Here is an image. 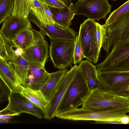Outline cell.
<instances>
[{
  "label": "cell",
  "mask_w": 129,
  "mask_h": 129,
  "mask_svg": "<svg viewBox=\"0 0 129 129\" xmlns=\"http://www.w3.org/2000/svg\"><path fill=\"white\" fill-rule=\"evenodd\" d=\"M74 6L75 15H83L97 21L106 18L112 7L108 0H78Z\"/></svg>",
  "instance_id": "cell-9"
},
{
  "label": "cell",
  "mask_w": 129,
  "mask_h": 129,
  "mask_svg": "<svg viewBox=\"0 0 129 129\" xmlns=\"http://www.w3.org/2000/svg\"><path fill=\"white\" fill-rule=\"evenodd\" d=\"M0 77L11 91L20 92L21 85L7 60L0 57Z\"/></svg>",
  "instance_id": "cell-17"
},
{
  "label": "cell",
  "mask_w": 129,
  "mask_h": 129,
  "mask_svg": "<svg viewBox=\"0 0 129 129\" xmlns=\"http://www.w3.org/2000/svg\"><path fill=\"white\" fill-rule=\"evenodd\" d=\"M47 6L57 8L66 7L68 6L60 0H41Z\"/></svg>",
  "instance_id": "cell-30"
},
{
  "label": "cell",
  "mask_w": 129,
  "mask_h": 129,
  "mask_svg": "<svg viewBox=\"0 0 129 129\" xmlns=\"http://www.w3.org/2000/svg\"><path fill=\"white\" fill-rule=\"evenodd\" d=\"M31 10L44 22L52 24H55L51 12L48 6L44 2H42L39 7L33 8Z\"/></svg>",
  "instance_id": "cell-24"
},
{
  "label": "cell",
  "mask_w": 129,
  "mask_h": 129,
  "mask_svg": "<svg viewBox=\"0 0 129 129\" xmlns=\"http://www.w3.org/2000/svg\"><path fill=\"white\" fill-rule=\"evenodd\" d=\"M81 0H78V1H81Z\"/></svg>",
  "instance_id": "cell-36"
},
{
  "label": "cell",
  "mask_w": 129,
  "mask_h": 129,
  "mask_svg": "<svg viewBox=\"0 0 129 129\" xmlns=\"http://www.w3.org/2000/svg\"><path fill=\"white\" fill-rule=\"evenodd\" d=\"M78 67L86 78L91 89L98 87L107 90L99 78L98 71L95 66L92 62L87 60H81Z\"/></svg>",
  "instance_id": "cell-19"
},
{
  "label": "cell",
  "mask_w": 129,
  "mask_h": 129,
  "mask_svg": "<svg viewBox=\"0 0 129 129\" xmlns=\"http://www.w3.org/2000/svg\"><path fill=\"white\" fill-rule=\"evenodd\" d=\"M14 0H0V25L13 12Z\"/></svg>",
  "instance_id": "cell-25"
},
{
  "label": "cell",
  "mask_w": 129,
  "mask_h": 129,
  "mask_svg": "<svg viewBox=\"0 0 129 129\" xmlns=\"http://www.w3.org/2000/svg\"><path fill=\"white\" fill-rule=\"evenodd\" d=\"M10 122L9 119H5L0 118V123H9Z\"/></svg>",
  "instance_id": "cell-33"
},
{
  "label": "cell",
  "mask_w": 129,
  "mask_h": 129,
  "mask_svg": "<svg viewBox=\"0 0 129 129\" xmlns=\"http://www.w3.org/2000/svg\"><path fill=\"white\" fill-rule=\"evenodd\" d=\"M50 76V73L46 71L45 67L30 64L24 86L34 90H40Z\"/></svg>",
  "instance_id": "cell-15"
},
{
  "label": "cell",
  "mask_w": 129,
  "mask_h": 129,
  "mask_svg": "<svg viewBox=\"0 0 129 129\" xmlns=\"http://www.w3.org/2000/svg\"><path fill=\"white\" fill-rule=\"evenodd\" d=\"M95 124H122L120 120H112L109 121H96L94 122Z\"/></svg>",
  "instance_id": "cell-31"
},
{
  "label": "cell",
  "mask_w": 129,
  "mask_h": 129,
  "mask_svg": "<svg viewBox=\"0 0 129 129\" xmlns=\"http://www.w3.org/2000/svg\"><path fill=\"white\" fill-rule=\"evenodd\" d=\"M11 92L9 88L0 77V105L8 101Z\"/></svg>",
  "instance_id": "cell-28"
},
{
  "label": "cell",
  "mask_w": 129,
  "mask_h": 129,
  "mask_svg": "<svg viewBox=\"0 0 129 129\" xmlns=\"http://www.w3.org/2000/svg\"><path fill=\"white\" fill-rule=\"evenodd\" d=\"M8 101V105L1 111L2 112H10L15 116L25 113L39 119L44 117V113L42 110L19 92L11 91Z\"/></svg>",
  "instance_id": "cell-11"
},
{
  "label": "cell",
  "mask_w": 129,
  "mask_h": 129,
  "mask_svg": "<svg viewBox=\"0 0 129 129\" xmlns=\"http://www.w3.org/2000/svg\"><path fill=\"white\" fill-rule=\"evenodd\" d=\"M98 23L88 18L81 24L79 32L85 57L94 63L97 62L100 56L96 33Z\"/></svg>",
  "instance_id": "cell-5"
},
{
  "label": "cell",
  "mask_w": 129,
  "mask_h": 129,
  "mask_svg": "<svg viewBox=\"0 0 129 129\" xmlns=\"http://www.w3.org/2000/svg\"><path fill=\"white\" fill-rule=\"evenodd\" d=\"M120 121L122 124H127L129 122V116L127 115L122 117Z\"/></svg>",
  "instance_id": "cell-32"
},
{
  "label": "cell",
  "mask_w": 129,
  "mask_h": 129,
  "mask_svg": "<svg viewBox=\"0 0 129 129\" xmlns=\"http://www.w3.org/2000/svg\"><path fill=\"white\" fill-rule=\"evenodd\" d=\"M98 75L106 89L129 98V71H100L98 72Z\"/></svg>",
  "instance_id": "cell-7"
},
{
  "label": "cell",
  "mask_w": 129,
  "mask_h": 129,
  "mask_svg": "<svg viewBox=\"0 0 129 129\" xmlns=\"http://www.w3.org/2000/svg\"><path fill=\"white\" fill-rule=\"evenodd\" d=\"M49 55L54 67L66 69L73 63L75 41L50 39Z\"/></svg>",
  "instance_id": "cell-8"
},
{
  "label": "cell",
  "mask_w": 129,
  "mask_h": 129,
  "mask_svg": "<svg viewBox=\"0 0 129 129\" xmlns=\"http://www.w3.org/2000/svg\"><path fill=\"white\" fill-rule=\"evenodd\" d=\"M8 63L17 76L20 83L25 86L30 63L22 56H17L14 54L9 55Z\"/></svg>",
  "instance_id": "cell-18"
},
{
  "label": "cell",
  "mask_w": 129,
  "mask_h": 129,
  "mask_svg": "<svg viewBox=\"0 0 129 129\" xmlns=\"http://www.w3.org/2000/svg\"><path fill=\"white\" fill-rule=\"evenodd\" d=\"M0 57L7 60L10 59L6 48L5 40L0 33Z\"/></svg>",
  "instance_id": "cell-29"
},
{
  "label": "cell",
  "mask_w": 129,
  "mask_h": 129,
  "mask_svg": "<svg viewBox=\"0 0 129 129\" xmlns=\"http://www.w3.org/2000/svg\"><path fill=\"white\" fill-rule=\"evenodd\" d=\"M129 39V11L107 27L102 47L108 54L118 42Z\"/></svg>",
  "instance_id": "cell-6"
},
{
  "label": "cell",
  "mask_w": 129,
  "mask_h": 129,
  "mask_svg": "<svg viewBox=\"0 0 129 129\" xmlns=\"http://www.w3.org/2000/svg\"><path fill=\"white\" fill-rule=\"evenodd\" d=\"M35 41V35L32 28H26L21 31L12 41L17 47L24 50L33 44Z\"/></svg>",
  "instance_id": "cell-23"
},
{
  "label": "cell",
  "mask_w": 129,
  "mask_h": 129,
  "mask_svg": "<svg viewBox=\"0 0 129 129\" xmlns=\"http://www.w3.org/2000/svg\"><path fill=\"white\" fill-rule=\"evenodd\" d=\"M81 107L92 111H102L129 107V98L119 95L98 87L91 89Z\"/></svg>",
  "instance_id": "cell-1"
},
{
  "label": "cell",
  "mask_w": 129,
  "mask_h": 129,
  "mask_svg": "<svg viewBox=\"0 0 129 129\" xmlns=\"http://www.w3.org/2000/svg\"><path fill=\"white\" fill-rule=\"evenodd\" d=\"M28 18L36 24L40 31L48 36L50 39H63L75 41L77 33L70 27L65 28L55 24H52L44 22L41 20L31 10Z\"/></svg>",
  "instance_id": "cell-12"
},
{
  "label": "cell",
  "mask_w": 129,
  "mask_h": 129,
  "mask_svg": "<svg viewBox=\"0 0 129 129\" xmlns=\"http://www.w3.org/2000/svg\"><path fill=\"white\" fill-rule=\"evenodd\" d=\"M42 2L41 0H14V8L11 15L28 18L31 10L39 7Z\"/></svg>",
  "instance_id": "cell-22"
},
{
  "label": "cell",
  "mask_w": 129,
  "mask_h": 129,
  "mask_svg": "<svg viewBox=\"0 0 129 129\" xmlns=\"http://www.w3.org/2000/svg\"><path fill=\"white\" fill-rule=\"evenodd\" d=\"M129 10V0L127 1L117 9L111 12L106 20L105 25L108 26Z\"/></svg>",
  "instance_id": "cell-26"
},
{
  "label": "cell",
  "mask_w": 129,
  "mask_h": 129,
  "mask_svg": "<svg viewBox=\"0 0 129 129\" xmlns=\"http://www.w3.org/2000/svg\"><path fill=\"white\" fill-rule=\"evenodd\" d=\"M20 92L31 102L39 108L44 115L48 108L49 102L40 90H34L21 85Z\"/></svg>",
  "instance_id": "cell-20"
},
{
  "label": "cell",
  "mask_w": 129,
  "mask_h": 129,
  "mask_svg": "<svg viewBox=\"0 0 129 129\" xmlns=\"http://www.w3.org/2000/svg\"><path fill=\"white\" fill-rule=\"evenodd\" d=\"M85 58L82 45L79 33L77 35L75 41L73 63L77 64Z\"/></svg>",
  "instance_id": "cell-27"
},
{
  "label": "cell",
  "mask_w": 129,
  "mask_h": 129,
  "mask_svg": "<svg viewBox=\"0 0 129 129\" xmlns=\"http://www.w3.org/2000/svg\"><path fill=\"white\" fill-rule=\"evenodd\" d=\"M26 28H32L28 18L11 15L3 22L0 33L5 40L12 41L21 31Z\"/></svg>",
  "instance_id": "cell-14"
},
{
  "label": "cell",
  "mask_w": 129,
  "mask_h": 129,
  "mask_svg": "<svg viewBox=\"0 0 129 129\" xmlns=\"http://www.w3.org/2000/svg\"><path fill=\"white\" fill-rule=\"evenodd\" d=\"M95 66L98 72L129 71V39L117 42L105 59Z\"/></svg>",
  "instance_id": "cell-4"
},
{
  "label": "cell",
  "mask_w": 129,
  "mask_h": 129,
  "mask_svg": "<svg viewBox=\"0 0 129 129\" xmlns=\"http://www.w3.org/2000/svg\"><path fill=\"white\" fill-rule=\"evenodd\" d=\"M129 112V107L102 111H90L81 107L57 113L55 117L62 119L74 121L120 120L122 117L127 115V114Z\"/></svg>",
  "instance_id": "cell-2"
},
{
  "label": "cell",
  "mask_w": 129,
  "mask_h": 129,
  "mask_svg": "<svg viewBox=\"0 0 129 129\" xmlns=\"http://www.w3.org/2000/svg\"><path fill=\"white\" fill-rule=\"evenodd\" d=\"M111 0V1H116L117 0Z\"/></svg>",
  "instance_id": "cell-35"
},
{
  "label": "cell",
  "mask_w": 129,
  "mask_h": 129,
  "mask_svg": "<svg viewBox=\"0 0 129 129\" xmlns=\"http://www.w3.org/2000/svg\"><path fill=\"white\" fill-rule=\"evenodd\" d=\"M48 6L52 13L55 24L65 28L70 27L75 15L74 5L72 2L64 7L57 8Z\"/></svg>",
  "instance_id": "cell-16"
},
{
  "label": "cell",
  "mask_w": 129,
  "mask_h": 129,
  "mask_svg": "<svg viewBox=\"0 0 129 129\" xmlns=\"http://www.w3.org/2000/svg\"><path fill=\"white\" fill-rule=\"evenodd\" d=\"M77 64L67 71L64 75L52 98L49 102L48 108L44 115L45 119L51 120L55 117L59 106L78 69Z\"/></svg>",
  "instance_id": "cell-13"
},
{
  "label": "cell",
  "mask_w": 129,
  "mask_h": 129,
  "mask_svg": "<svg viewBox=\"0 0 129 129\" xmlns=\"http://www.w3.org/2000/svg\"><path fill=\"white\" fill-rule=\"evenodd\" d=\"M63 2L66 5L68 6L70 3L74 0H60Z\"/></svg>",
  "instance_id": "cell-34"
},
{
  "label": "cell",
  "mask_w": 129,
  "mask_h": 129,
  "mask_svg": "<svg viewBox=\"0 0 129 129\" xmlns=\"http://www.w3.org/2000/svg\"><path fill=\"white\" fill-rule=\"evenodd\" d=\"M35 41L32 45L24 49L22 56L30 64L45 67L48 57V45L44 36L40 31L32 29Z\"/></svg>",
  "instance_id": "cell-10"
},
{
  "label": "cell",
  "mask_w": 129,
  "mask_h": 129,
  "mask_svg": "<svg viewBox=\"0 0 129 129\" xmlns=\"http://www.w3.org/2000/svg\"><path fill=\"white\" fill-rule=\"evenodd\" d=\"M66 69L50 73V77L40 90L49 102L51 100L66 72Z\"/></svg>",
  "instance_id": "cell-21"
},
{
  "label": "cell",
  "mask_w": 129,
  "mask_h": 129,
  "mask_svg": "<svg viewBox=\"0 0 129 129\" xmlns=\"http://www.w3.org/2000/svg\"><path fill=\"white\" fill-rule=\"evenodd\" d=\"M90 90L86 78L78 68L74 77L59 106L57 113L77 108L82 106Z\"/></svg>",
  "instance_id": "cell-3"
}]
</instances>
